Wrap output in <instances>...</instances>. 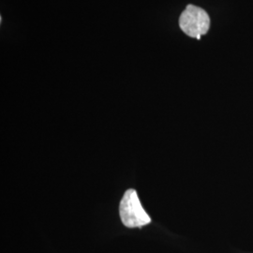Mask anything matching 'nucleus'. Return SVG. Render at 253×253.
Listing matches in <instances>:
<instances>
[{"label":"nucleus","mask_w":253,"mask_h":253,"mask_svg":"<svg viewBox=\"0 0 253 253\" xmlns=\"http://www.w3.org/2000/svg\"><path fill=\"white\" fill-rule=\"evenodd\" d=\"M119 214L122 223L127 228L143 227L151 222V218L142 207L137 192L133 189L125 192L120 202Z\"/></svg>","instance_id":"1"},{"label":"nucleus","mask_w":253,"mask_h":253,"mask_svg":"<svg viewBox=\"0 0 253 253\" xmlns=\"http://www.w3.org/2000/svg\"><path fill=\"white\" fill-rule=\"evenodd\" d=\"M179 27L186 35L200 40L209 30L210 18L205 9L189 5L181 13Z\"/></svg>","instance_id":"2"}]
</instances>
